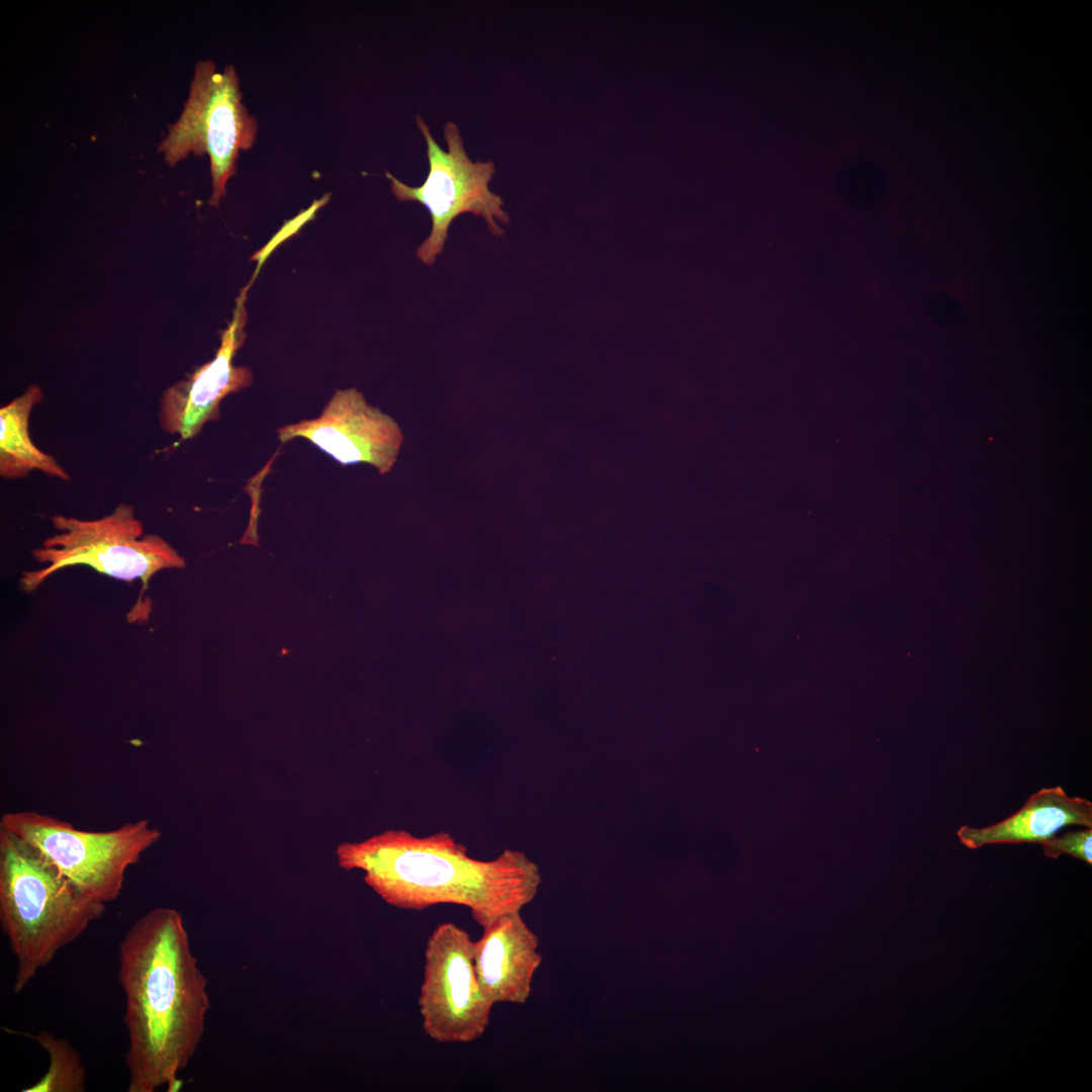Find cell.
Segmentation results:
<instances>
[{
  "mask_svg": "<svg viewBox=\"0 0 1092 1092\" xmlns=\"http://www.w3.org/2000/svg\"><path fill=\"white\" fill-rule=\"evenodd\" d=\"M1092 829L1069 831L1061 836H1052L1040 842L1048 857L1057 858L1061 854H1070L1084 862L1092 863Z\"/></svg>",
  "mask_w": 1092,
  "mask_h": 1092,
  "instance_id": "obj_15",
  "label": "cell"
},
{
  "mask_svg": "<svg viewBox=\"0 0 1092 1092\" xmlns=\"http://www.w3.org/2000/svg\"><path fill=\"white\" fill-rule=\"evenodd\" d=\"M41 399V388L33 384L0 408V475L4 478H22L38 470L51 477L70 480L57 459L39 450L30 438L29 417Z\"/></svg>",
  "mask_w": 1092,
  "mask_h": 1092,
  "instance_id": "obj_13",
  "label": "cell"
},
{
  "mask_svg": "<svg viewBox=\"0 0 1092 1092\" xmlns=\"http://www.w3.org/2000/svg\"><path fill=\"white\" fill-rule=\"evenodd\" d=\"M482 930L474 940V966L482 991L494 1005L526 1003L542 963L538 937L520 912L504 915Z\"/></svg>",
  "mask_w": 1092,
  "mask_h": 1092,
  "instance_id": "obj_11",
  "label": "cell"
},
{
  "mask_svg": "<svg viewBox=\"0 0 1092 1092\" xmlns=\"http://www.w3.org/2000/svg\"><path fill=\"white\" fill-rule=\"evenodd\" d=\"M277 433L282 444L303 438L342 465L367 463L380 474L393 467L403 440L397 423L354 387L337 389L317 418Z\"/></svg>",
  "mask_w": 1092,
  "mask_h": 1092,
  "instance_id": "obj_9",
  "label": "cell"
},
{
  "mask_svg": "<svg viewBox=\"0 0 1092 1092\" xmlns=\"http://www.w3.org/2000/svg\"><path fill=\"white\" fill-rule=\"evenodd\" d=\"M1068 825L1092 827V803L1069 797L1058 786L1032 794L1017 812L1001 822L983 828L964 825L957 835L963 845L976 849L987 844L1040 843Z\"/></svg>",
  "mask_w": 1092,
  "mask_h": 1092,
  "instance_id": "obj_12",
  "label": "cell"
},
{
  "mask_svg": "<svg viewBox=\"0 0 1092 1092\" xmlns=\"http://www.w3.org/2000/svg\"><path fill=\"white\" fill-rule=\"evenodd\" d=\"M423 1030L440 1043H467L486 1031L494 1004L474 966V940L453 922L437 925L425 948L418 999Z\"/></svg>",
  "mask_w": 1092,
  "mask_h": 1092,
  "instance_id": "obj_8",
  "label": "cell"
},
{
  "mask_svg": "<svg viewBox=\"0 0 1092 1092\" xmlns=\"http://www.w3.org/2000/svg\"><path fill=\"white\" fill-rule=\"evenodd\" d=\"M49 1057L47 1073L22 1092H84L86 1070L78 1052L65 1038L42 1030L32 1036Z\"/></svg>",
  "mask_w": 1092,
  "mask_h": 1092,
  "instance_id": "obj_14",
  "label": "cell"
},
{
  "mask_svg": "<svg viewBox=\"0 0 1092 1092\" xmlns=\"http://www.w3.org/2000/svg\"><path fill=\"white\" fill-rule=\"evenodd\" d=\"M336 855L341 869L362 871L366 885L385 903L407 910L461 905L481 928L520 912L541 883L538 868L523 853L506 849L494 859H475L443 831L417 837L387 830L343 842Z\"/></svg>",
  "mask_w": 1092,
  "mask_h": 1092,
  "instance_id": "obj_2",
  "label": "cell"
},
{
  "mask_svg": "<svg viewBox=\"0 0 1092 1092\" xmlns=\"http://www.w3.org/2000/svg\"><path fill=\"white\" fill-rule=\"evenodd\" d=\"M0 828L31 843L67 878L105 904L119 896L127 869L162 836L147 819L88 831L33 810L5 812Z\"/></svg>",
  "mask_w": 1092,
  "mask_h": 1092,
  "instance_id": "obj_6",
  "label": "cell"
},
{
  "mask_svg": "<svg viewBox=\"0 0 1092 1092\" xmlns=\"http://www.w3.org/2000/svg\"><path fill=\"white\" fill-rule=\"evenodd\" d=\"M246 290L236 299L233 318L221 334L214 358L168 387L160 398V427L168 434L179 436L180 441L194 438L206 423L218 420L220 401L253 382L252 371L233 362L247 337Z\"/></svg>",
  "mask_w": 1092,
  "mask_h": 1092,
  "instance_id": "obj_10",
  "label": "cell"
},
{
  "mask_svg": "<svg viewBox=\"0 0 1092 1092\" xmlns=\"http://www.w3.org/2000/svg\"><path fill=\"white\" fill-rule=\"evenodd\" d=\"M105 908L35 846L0 828V922L16 960L14 993L22 992Z\"/></svg>",
  "mask_w": 1092,
  "mask_h": 1092,
  "instance_id": "obj_3",
  "label": "cell"
},
{
  "mask_svg": "<svg viewBox=\"0 0 1092 1092\" xmlns=\"http://www.w3.org/2000/svg\"><path fill=\"white\" fill-rule=\"evenodd\" d=\"M118 980L128 1035V1092L177 1091L195 1055L210 1008L183 917L156 907L139 917L118 947Z\"/></svg>",
  "mask_w": 1092,
  "mask_h": 1092,
  "instance_id": "obj_1",
  "label": "cell"
},
{
  "mask_svg": "<svg viewBox=\"0 0 1092 1092\" xmlns=\"http://www.w3.org/2000/svg\"><path fill=\"white\" fill-rule=\"evenodd\" d=\"M51 522L56 534L32 550L41 567L22 573L23 592L35 590L49 576L75 565L90 566L126 582L140 579L142 592L159 571L185 567L184 558L165 539L145 534L131 505L120 503L111 514L95 520L56 515Z\"/></svg>",
  "mask_w": 1092,
  "mask_h": 1092,
  "instance_id": "obj_4",
  "label": "cell"
},
{
  "mask_svg": "<svg viewBox=\"0 0 1092 1092\" xmlns=\"http://www.w3.org/2000/svg\"><path fill=\"white\" fill-rule=\"evenodd\" d=\"M417 125L427 145L429 173L422 185L410 186L388 171L392 194L399 201H416L423 204L431 215L432 229L428 238L417 250L418 258L426 265H433L442 253L453 220L470 212L484 219L489 232L496 237L504 234L497 222L507 224L510 216L504 209L503 198L488 187L495 167L492 160L471 161L465 149L460 130L453 121L444 126V150L433 138L429 125L418 115Z\"/></svg>",
  "mask_w": 1092,
  "mask_h": 1092,
  "instance_id": "obj_7",
  "label": "cell"
},
{
  "mask_svg": "<svg viewBox=\"0 0 1092 1092\" xmlns=\"http://www.w3.org/2000/svg\"><path fill=\"white\" fill-rule=\"evenodd\" d=\"M257 130L256 118L243 102L235 68L230 65L218 71L212 61H199L183 110L158 152L171 167L190 154L207 155L212 180L209 204L216 207L237 172L241 151L253 146Z\"/></svg>",
  "mask_w": 1092,
  "mask_h": 1092,
  "instance_id": "obj_5",
  "label": "cell"
}]
</instances>
